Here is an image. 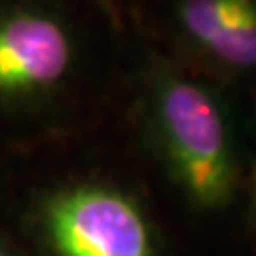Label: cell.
Masks as SVG:
<instances>
[{"instance_id": "5b68a950", "label": "cell", "mask_w": 256, "mask_h": 256, "mask_svg": "<svg viewBox=\"0 0 256 256\" xmlns=\"http://www.w3.org/2000/svg\"><path fill=\"white\" fill-rule=\"evenodd\" d=\"M114 2H122V9H124V2H126L128 6H130V11H132L134 6H137V4L141 2V0H114Z\"/></svg>"}, {"instance_id": "277c9868", "label": "cell", "mask_w": 256, "mask_h": 256, "mask_svg": "<svg viewBox=\"0 0 256 256\" xmlns=\"http://www.w3.org/2000/svg\"><path fill=\"white\" fill-rule=\"evenodd\" d=\"M43 226L60 256H152L150 224L128 194L79 184L47 198Z\"/></svg>"}, {"instance_id": "3957f363", "label": "cell", "mask_w": 256, "mask_h": 256, "mask_svg": "<svg viewBox=\"0 0 256 256\" xmlns=\"http://www.w3.org/2000/svg\"><path fill=\"white\" fill-rule=\"evenodd\" d=\"M158 47L216 82H256V0H141Z\"/></svg>"}, {"instance_id": "6da1fadb", "label": "cell", "mask_w": 256, "mask_h": 256, "mask_svg": "<svg viewBox=\"0 0 256 256\" xmlns=\"http://www.w3.org/2000/svg\"><path fill=\"white\" fill-rule=\"evenodd\" d=\"M141 60L143 107L173 182L198 210L228 205L239 164L222 84L160 47Z\"/></svg>"}, {"instance_id": "8992f818", "label": "cell", "mask_w": 256, "mask_h": 256, "mask_svg": "<svg viewBox=\"0 0 256 256\" xmlns=\"http://www.w3.org/2000/svg\"><path fill=\"white\" fill-rule=\"evenodd\" d=\"M254 194H256V158H254Z\"/></svg>"}, {"instance_id": "52a82bcc", "label": "cell", "mask_w": 256, "mask_h": 256, "mask_svg": "<svg viewBox=\"0 0 256 256\" xmlns=\"http://www.w3.org/2000/svg\"><path fill=\"white\" fill-rule=\"evenodd\" d=\"M0 256H9V254H6V252H2V250H0Z\"/></svg>"}, {"instance_id": "7a4b0ae2", "label": "cell", "mask_w": 256, "mask_h": 256, "mask_svg": "<svg viewBox=\"0 0 256 256\" xmlns=\"http://www.w3.org/2000/svg\"><path fill=\"white\" fill-rule=\"evenodd\" d=\"M96 38L79 0L0 2V105H47L94 79Z\"/></svg>"}]
</instances>
